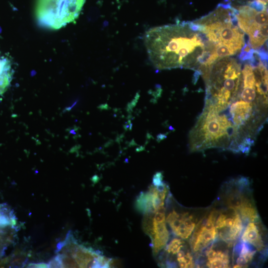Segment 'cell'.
I'll list each match as a JSON object with an SVG mask.
<instances>
[{"instance_id": "6da1fadb", "label": "cell", "mask_w": 268, "mask_h": 268, "mask_svg": "<svg viewBox=\"0 0 268 268\" xmlns=\"http://www.w3.org/2000/svg\"><path fill=\"white\" fill-rule=\"evenodd\" d=\"M144 43L149 59L158 69H199L209 56L212 45L192 22L153 27Z\"/></svg>"}, {"instance_id": "7a4b0ae2", "label": "cell", "mask_w": 268, "mask_h": 268, "mask_svg": "<svg viewBox=\"0 0 268 268\" xmlns=\"http://www.w3.org/2000/svg\"><path fill=\"white\" fill-rule=\"evenodd\" d=\"M222 110L213 104L205 103L202 114L190 132L189 143L192 151L211 147L238 151L243 146L239 138L240 130L232 124L230 116L221 114Z\"/></svg>"}, {"instance_id": "3957f363", "label": "cell", "mask_w": 268, "mask_h": 268, "mask_svg": "<svg viewBox=\"0 0 268 268\" xmlns=\"http://www.w3.org/2000/svg\"><path fill=\"white\" fill-rule=\"evenodd\" d=\"M200 72L206 83V102L224 110L239 97L243 77L241 65L236 59L230 57L219 59L201 67Z\"/></svg>"}, {"instance_id": "277c9868", "label": "cell", "mask_w": 268, "mask_h": 268, "mask_svg": "<svg viewBox=\"0 0 268 268\" xmlns=\"http://www.w3.org/2000/svg\"><path fill=\"white\" fill-rule=\"evenodd\" d=\"M193 22L198 31L214 46H226L237 54L245 45L244 32L237 24L235 8L229 3L219 4L214 10Z\"/></svg>"}, {"instance_id": "5b68a950", "label": "cell", "mask_w": 268, "mask_h": 268, "mask_svg": "<svg viewBox=\"0 0 268 268\" xmlns=\"http://www.w3.org/2000/svg\"><path fill=\"white\" fill-rule=\"evenodd\" d=\"M56 253L47 264L48 268H109L116 263L98 251L78 243L71 231L58 244Z\"/></svg>"}, {"instance_id": "8992f818", "label": "cell", "mask_w": 268, "mask_h": 268, "mask_svg": "<svg viewBox=\"0 0 268 268\" xmlns=\"http://www.w3.org/2000/svg\"><path fill=\"white\" fill-rule=\"evenodd\" d=\"M85 0H37L36 18L40 25L59 29L79 16Z\"/></svg>"}, {"instance_id": "52a82bcc", "label": "cell", "mask_w": 268, "mask_h": 268, "mask_svg": "<svg viewBox=\"0 0 268 268\" xmlns=\"http://www.w3.org/2000/svg\"><path fill=\"white\" fill-rule=\"evenodd\" d=\"M237 24L249 38V44L253 47L262 46L268 39V11H258L248 5L235 9Z\"/></svg>"}, {"instance_id": "ba28073f", "label": "cell", "mask_w": 268, "mask_h": 268, "mask_svg": "<svg viewBox=\"0 0 268 268\" xmlns=\"http://www.w3.org/2000/svg\"><path fill=\"white\" fill-rule=\"evenodd\" d=\"M166 221V209L160 207L154 212L144 214L142 228L150 237L152 253L157 256L167 244L170 234Z\"/></svg>"}, {"instance_id": "9c48e42d", "label": "cell", "mask_w": 268, "mask_h": 268, "mask_svg": "<svg viewBox=\"0 0 268 268\" xmlns=\"http://www.w3.org/2000/svg\"><path fill=\"white\" fill-rule=\"evenodd\" d=\"M218 213V210L212 209L202 216L196 224L190 236V246L192 253L197 256L202 253L217 239L215 222Z\"/></svg>"}, {"instance_id": "30bf717a", "label": "cell", "mask_w": 268, "mask_h": 268, "mask_svg": "<svg viewBox=\"0 0 268 268\" xmlns=\"http://www.w3.org/2000/svg\"><path fill=\"white\" fill-rule=\"evenodd\" d=\"M166 216V221L173 233L177 237L187 240L192 235L199 219L195 213L189 211L169 209Z\"/></svg>"}, {"instance_id": "8fae6325", "label": "cell", "mask_w": 268, "mask_h": 268, "mask_svg": "<svg viewBox=\"0 0 268 268\" xmlns=\"http://www.w3.org/2000/svg\"><path fill=\"white\" fill-rule=\"evenodd\" d=\"M169 190V186L163 181L158 185L152 184L146 192L139 195L135 201L136 207L144 214L154 212L164 206Z\"/></svg>"}, {"instance_id": "7c38bea8", "label": "cell", "mask_w": 268, "mask_h": 268, "mask_svg": "<svg viewBox=\"0 0 268 268\" xmlns=\"http://www.w3.org/2000/svg\"><path fill=\"white\" fill-rule=\"evenodd\" d=\"M227 243L222 245L218 244L216 239L212 243L204 250L205 256L202 257L203 263L206 267L211 268H229L231 266V255Z\"/></svg>"}, {"instance_id": "4fadbf2b", "label": "cell", "mask_w": 268, "mask_h": 268, "mask_svg": "<svg viewBox=\"0 0 268 268\" xmlns=\"http://www.w3.org/2000/svg\"><path fill=\"white\" fill-rule=\"evenodd\" d=\"M254 105L256 104L239 100L233 103L230 106L229 115L231 120L234 125L240 130H243L242 127H246L248 124L252 126L251 121L254 123L255 121Z\"/></svg>"}, {"instance_id": "5bb4252c", "label": "cell", "mask_w": 268, "mask_h": 268, "mask_svg": "<svg viewBox=\"0 0 268 268\" xmlns=\"http://www.w3.org/2000/svg\"><path fill=\"white\" fill-rule=\"evenodd\" d=\"M262 224L259 222L248 223L241 236V240L252 245L259 252L266 251L262 235Z\"/></svg>"}, {"instance_id": "9a60e30c", "label": "cell", "mask_w": 268, "mask_h": 268, "mask_svg": "<svg viewBox=\"0 0 268 268\" xmlns=\"http://www.w3.org/2000/svg\"><path fill=\"white\" fill-rule=\"evenodd\" d=\"M12 70L10 61L7 58H0V94L8 88L12 79Z\"/></svg>"}, {"instance_id": "2e32d148", "label": "cell", "mask_w": 268, "mask_h": 268, "mask_svg": "<svg viewBox=\"0 0 268 268\" xmlns=\"http://www.w3.org/2000/svg\"><path fill=\"white\" fill-rule=\"evenodd\" d=\"M243 89L241 93V97L243 101L249 103L256 104L258 101L257 97V91L256 86L254 87H242Z\"/></svg>"}, {"instance_id": "e0dca14e", "label": "cell", "mask_w": 268, "mask_h": 268, "mask_svg": "<svg viewBox=\"0 0 268 268\" xmlns=\"http://www.w3.org/2000/svg\"><path fill=\"white\" fill-rule=\"evenodd\" d=\"M260 3L263 4L265 5H267L268 3V0H256Z\"/></svg>"}]
</instances>
